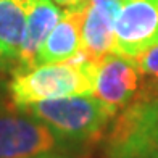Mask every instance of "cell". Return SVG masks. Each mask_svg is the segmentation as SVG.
I'll return each mask as SVG.
<instances>
[{
	"label": "cell",
	"instance_id": "2",
	"mask_svg": "<svg viewBox=\"0 0 158 158\" xmlns=\"http://www.w3.org/2000/svg\"><path fill=\"white\" fill-rule=\"evenodd\" d=\"M48 126L60 140L95 142L103 135L114 114L94 95H71L16 106Z\"/></svg>",
	"mask_w": 158,
	"mask_h": 158
},
{
	"label": "cell",
	"instance_id": "11",
	"mask_svg": "<svg viewBox=\"0 0 158 158\" xmlns=\"http://www.w3.org/2000/svg\"><path fill=\"white\" fill-rule=\"evenodd\" d=\"M53 3L56 6L64 10H74V8H82L89 3V0H53Z\"/></svg>",
	"mask_w": 158,
	"mask_h": 158
},
{
	"label": "cell",
	"instance_id": "4",
	"mask_svg": "<svg viewBox=\"0 0 158 158\" xmlns=\"http://www.w3.org/2000/svg\"><path fill=\"white\" fill-rule=\"evenodd\" d=\"M155 45H158V0L123 3L114 23L113 52L135 58Z\"/></svg>",
	"mask_w": 158,
	"mask_h": 158
},
{
	"label": "cell",
	"instance_id": "6",
	"mask_svg": "<svg viewBox=\"0 0 158 158\" xmlns=\"http://www.w3.org/2000/svg\"><path fill=\"white\" fill-rule=\"evenodd\" d=\"M121 6V0H89L82 23V52L89 58L102 60L113 52L114 23Z\"/></svg>",
	"mask_w": 158,
	"mask_h": 158
},
{
	"label": "cell",
	"instance_id": "3",
	"mask_svg": "<svg viewBox=\"0 0 158 158\" xmlns=\"http://www.w3.org/2000/svg\"><path fill=\"white\" fill-rule=\"evenodd\" d=\"M58 145V135L44 123L19 108L0 110V158H31Z\"/></svg>",
	"mask_w": 158,
	"mask_h": 158
},
{
	"label": "cell",
	"instance_id": "12",
	"mask_svg": "<svg viewBox=\"0 0 158 158\" xmlns=\"http://www.w3.org/2000/svg\"><path fill=\"white\" fill-rule=\"evenodd\" d=\"M31 158H64V156L55 155V153H42V155H37V156H31Z\"/></svg>",
	"mask_w": 158,
	"mask_h": 158
},
{
	"label": "cell",
	"instance_id": "1",
	"mask_svg": "<svg viewBox=\"0 0 158 158\" xmlns=\"http://www.w3.org/2000/svg\"><path fill=\"white\" fill-rule=\"evenodd\" d=\"M98 60L84 52L61 63L37 64L13 74L8 84L15 106H26L42 100L71 95H94Z\"/></svg>",
	"mask_w": 158,
	"mask_h": 158
},
{
	"label": "cell",
	"instance_id": "14",
	"mask_svg": "<svg viewBox=\"0 0 158 158\" xmlns=\"http://www.w3.org/2000/svg\"><path fill=\"white\" fill-rule=\"evenodd\" d=\"M123 3H126V2H134V0H121Z\"/></svg>",
	"mask_w": 158,
	"mask_h": 158
},
{
	"label": "cell",
	"instance_id": "10",
	"mask_svg": "<svg viewBox=\"0 0 158 158\" xmlns=\"http://www.w3.org/2000/svg\"><path fill=\"white\" fill-rule=\"evenodd\" d=\"M132 60L137 64L142 76L158 82V45L148 48L147 52L140 53L139 56H135Z\"/></svg>",
	"mask_w": 158,
	"mask_h": 158
},
{
	"label": "cell",
	"instance_id": "8",
	"mask_svg": "<svg viewBox=\"0 0 158 158\" xmlns=\"http://www.w3.org/2000/svg\"><path fill=\"white\" fill-rule=\"evenodd\" d=\"M26 10L27 23L19 53V68L16 73L35 66V58L40 45L63 16L61 8L53 3V0H34L26 3Z\"/></svg>",
	"mask_w": 158,
	"mask_h": 158
},
{
	"label": "cell",
	"instance_id": "9",
	"mask_svg": "<svg viewBox=\"0 0 158 158\" xmlns=\"http://www.w3.org/2000/svg\"><path fill=\"white\" fill-rule=\"evenodd\" d=\"M27 23L26 5L18 0H0V71L15 74Z\"/></svg>",
	"mask_w": 158,
	"mask_h": 158
},
{
	"label": "cell",
	"instance_id": "13",
	"mask_svg": "<svg viewBox=\"0 0 158 158\" xmlns=\"http://www.w3.org/2000/svg\"><path fill=\"white\" fill-rule=\"evenodd\" d=\"M18 2H21V3L26 5V3H29V2H34V0H18Z\"/></svg>",
	"mask_w": 158,
	"mask_h": 158
},
{
	"label": "cell",
	"instance_id": "7",
	"mask_svg": "<svg viewBox=\"0 0 158 158\" xmlns=\"http://www.w3.org/2000/svg\"><path fill=\"white\" fill-rule=\"evenodd\" d=\"M85 6L63 11L61 19L40 45L35 58V66L68 61L82 52V23L85 16Z\"/></svg>",
	"mask_w": 158,
	"mask_h": 158
},
{
	"label": "cell",
	"instance_id": "5",
	"mask_svg": "<svg viewBox=\"0 0 158 158\" xmlns=\"http://www.w3.org/2000/svg\"><path fill=\"white\" fill-rule=\"evenodd\" d=\"M143 79L132 58L111 52L98 60L94 97L116 116L137 97Z\"/></svg>",
	"mask_w": 158,
	"mask_h": 158
}]
</instances>
